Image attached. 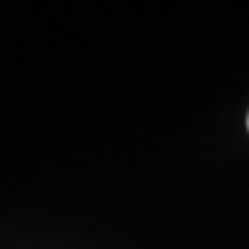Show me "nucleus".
Instances as JSON below:
<instances>
[{
  "mask_svg": "<svg viewBox=\"0 0 249 249\" xmlns=\"http://www.w3.org/2000/svg\"><path fill=\"white\" fill-rule=\"evenodd\" d=\"M247 129H249V116H247Z\"/></svg>",
  "mask_w": 249,
  "mask_h": 249,
  "instance_id": "1",
  "label": "nucleus"
}]
</instances>
